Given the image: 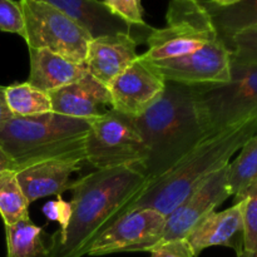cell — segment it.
<instances>
[{"instance_id":"7402d4cb","label":"cell","mask_w":257,"mask_h":257,"mask_svg":"<svg viewBox=\"0 0 257 257\" xmlns=\"http://www.w3.org/2000/svg\"><path fill=\"white\" fill-rule=\"evenodd\" d=\"M0 216L4 225L30 220L29 201L18 183L15 171L0 173Z\"/></svg>"},{"instance_id":"5b68a950","label":"cell","mask_w":257,"mask_h":257,"mask_svg":"<svg viewBox=\"0 0 257 257\" xmlns=\"http://www.w3.org/2000/svg\"><path fill=\"white\" fill-rule=\"evenodd\" d=\"M220 37L210 13L197 0H171L167 27L155 29L146 38L148 49L142 58L150 62L192 54Z\"/></svg>"},{"instance_id":"9a60e30c","label":"cell","mask_w":257,"mask_h":257,"mask_svg":"<svg viewBox=\"0 0 257 257\" xmlns=\"http://www.w3.org/2000/svg\"><path fill=\"white\" fill-rule=\"evenodd\" d=\"M138 40L128 34L94 38L88 45L84 65L105 87L138 58Z\"/></svg>"},{"instance_id":"1f68e13d","label":"cell","mask_w":257,"mask_h":257,"mask_svg":"<svg viewBox=\"0 0 257 257\" xmlns=\"http://www.w3.org/2000/svg\"><path fill=\"white\" fill-rule=\"evenodd\" d=\"M238 2H241V0H211L212 4H215L216 7H220V8L231 7V5L237 4Z\"/></svg>"},{"instance_id":"4fadbf2b","label":"cell","mask_w":257,"mask_h":257,"mask_svg":"<svg viewBox=\"0 0 257 257\" xmlns=\"http://www.w3.org/2000/svg\"><path fill=\"white\" fill-rule=\"evenodd\" d=\"M52 5L70 19L84 28L90 37H105L114 34H128L136 38L137 34H145L147 38L153 28H138L131 25L122 18L115 15L100 0H40ZM137 39V38H136Z\"/></svg>"},{"instance_id":"6da1fadb","label":"cell","mask_w":257,"mask_h":257,"mask_svg":"<svg viewBox=\"0 0 257 257\" xmlns=\"http://www.w3.org/2000/svg\"><path fill=\"white\" fill-rule=\"evenodd\" d=\"M148 183L145 173L133 166L95 170L72 182L69 225L50 236L47 257L88 255L93 243L133 210Z\"/></svg>"},{"instance_id":"44dd1931","label":"cell","mask_w":257,"mask_h":257,"mask_svg":"<svg viewBox=\"0 0 257 257\" xmlns=\"http://www.w3.org/2000/svg\"><path fill=\"white\" fill-rule=\"evenodd\" d=\"M5 100L15 117H30L52 112L49 94L28 82L5 87Z\"/></svg>"},{"instance_id":"8fae6325","label":"cell","mask_w":257,"mask_h":257,"mask_svg":"<svg viewBox=\"0 0 257 257\" xmlns=\"http://www.w3.org/2000/svg\"><path fill=\"white\" fill-rule=\"evenodd\" d=\"M166 82L152 62L138 55L108 85L110 108L132 118L140 117L160 99Z\"/></svg>"},{"instance_id":"83f0119b","label":"cell","mask_w":257,"mask_h":257,"mask_svg":"<svg viewBox=\"0 0 257 257\" xmlns=\"http://www.w3.org/2000/svg\"><path fill=\"white\" fill-rule=\"evenodd\" d=\"M43 213L50 221L59 223V230L64 231L69 225L70 217H72V206H70V202H67L60 196H58V200L49 201L43 206Z\"/></svg>"},{"instance_id":"30bf717a","label":"cell","mask_w":257,"mask_h":257,"mask_svg":"<svg viewBox=\"0 0 257 257\" xmlns=\"http://www.w3.org/2000/svg\"><path fill=\"white\" fill-rule=\"evenodd\" d=\"M166 218V216L153 208H133L93 243L88 256L141 251L150 252L161 242Z\"/></svg>"},{"instance_id":"7c38bea8","label":"cell","mask_w":257,"mask_h":257,"mask_svg":"<svg viewBox=\"0 0 257 257\" xmlns=\"http://www.w3.org/2000/svg\"><path fill=\"white\" fill-rule=\"evenodd\" d=\"M227 173L228 165L213 173L167 216L160 243L187 238L210 213L215 212L216 208L230 197Z\"/></svg>"},{"instance_id":"277c9868","label":"cell","mask_w":257,"mask_h":257,"mask_svg":"<svg viewBox=\"0 0 257 257\" xmlns=\"http://www.w3.org/2000/svg\"><path fill=\"white\" fill-rule=\"evenodd\" d=\"M89 120L49 112L30 117L13 115L0 128V148L17 171L50 160L85 162L84 146Z\"/></svg>"},{"instance_id":"484cf974","label":"cell","mask_w":257,"mask_h":257,"mask_svg":"<svg viewBox=\"0 0 257 257\" xmlns=\"http://www.w3.org/2000/svg\"><path fill=\"white\" fill-rule=\"evenodd\" d=\"M0 30L24 38L25 23L22 7L15 0H0Z\"/></svg>"},{"instance_id":"ba28073f","label":"cell","mask_w":257,"mask_h":257,"mask_svg":"<svg viewBox=\"0 0 257 257\" xmlns=\"http://www.w3.org/2000/svg\"><path fill=\"white\" fill-rule=\"evenodd\" d=\"M25 23L23 39L28 49H44L84 64L89 33L52 5L40 0H19Z\"/></svg>"},{"instance_id":"2e32d148","label":"cell","mask_w":257,"mask_h":257,"mask_svg":"<svg viewBox=\"0 0 257 257\" xmlns=\"http://www.w3.org/2000/svg\"><path fill=\"white\" fill-rule=\"evenodd\" d=\"M82 163L78 160L43 161L17 171L15 176L30 203L47 196H60L69 190L70 178L79 172Z\"/></svg>"},{"instance_id":"5bb4252c","label":"cell","mask_w":257,"mask_h":257,"mask_svg":"<svg viewBox=\"0 0 257 257\" xmlns=\"http://www.w3.org/2000/svg\"><path fill=\"white\" fill-rule=\"evenodd\" d=\"M52 112L73 118L90 120L110 109L108 87L87 73L79 80L48 93Z\"/></svg>"},{"instance_id":"7a4b0ae2","label":"cell","mask_w":257,"mask_h":257,"mask_svg":"<svg viewBox=\"0 0 257 257\" xmlns=\"http://www.w3.org/2000/svg\"><path fill=\"white\" fill-rule=\"evenodd\" d=\"M135 120L146 151L141 171L150 182L170 172L211 136L193 85L166 82L160 99Z\"/></svg>"},{"instance_id":"9c48e42d","label":"cell","mask_w":257,"mask_h":257,"mask_svg":"<svg viewBox=\"0 0 257 257\" xmlns=\"http://www.w3.org/2000/svg\"><path fill=\"white\" fill-rule=\"evenodd\" d=\"M232 52L221 37L185 57L152 62L167 82L186 85L223 84L231 78Z\"/></svg>"},{"instance_id":"cb8c5ba5","label":"cell","mask_w":257,"mask_h":257,"mask_svg":"<svg viewBox=\"0 0 257 257\" xmlns=\"http://www.w3.org/2000/svg\"><path fill=\"white\" fill-rule=\"evenodd\" d=\"M235 202L242 203L243 251L257 253V178Z\"/></svg>"},{"instance_id":"d6a6232c","label":"cell","mask_w":257,"mask_h":257,"mask_svg":"<svg viewBox=\"0 0 257 257\" xmlns=\"http://www.w3.org/2000/svg\"><path fill=\"white\" fill-rule=\"evenodd\" d=\"M237 257H257V253L246 252V251L242 250L240 253H237Z\"/></svg>"},{"instance_id":"d4e9b609","label":"cell","mask_w":257,"mask_h":257,"mask_svg":"<svg viewBox=\"0 0 257 257\" xmlns=\"http://www.w3.org/2000/svg\"><path fill=\"white\" fill-rule=\"evenodd\" d=\"M225 42L232 52V59L257 65V25L231 35Z\"/></svg>"},{"instance_id":"4316f807","label":"cell","mask_w":257,"mask_h":257,"mask_svg":"<svg viewBox=\"0 0 257 257\" xmlns=\"http://www.w3.org/2000/svg\"><path fill=\"white\" fill-rule=\"evenodd\" d=\"M103 3L115 15L120 17L131 25L138 28H148L142 18L143 12L141 0H103Z\"/></svg>"},{"instance_id":"d6986e66","label":"cell","mask_w":257,"mask_h":257,"mask_svg":"<svg viewBox=\"0 0 257 257\" xmlns=\"http://www.w3.org/2000/svg\"><path fill=\"white\" fill-rule=\"evenodd\" d=\"M210 13L218 34L223 40L247 28L257 25V0H241L231 7H216L211 2H202Z\"/></svg>"},{"instance_id":"ac0fdd59","label":"cell","mask_w":257,"mask_h":257,"mask_svg":"<svg viewBox=\"0 0 257 257\" xmlns=\"http://www.w3.org/2000/svg\"><path fill=\"white\" fill-rule=\"evenodd\" d=\"M28 83L43 92H52L74 83L88 73L84 64L72 62L44 49H29Z\"/></svg>"},{"instance_id":"603a6c76","label":"cell","mask_w":257,"mask_h":257,"mask_svg":"<svg viewBox=\"0 0 257 257\" xmlns=\"http://www.w3.org/2000/svg\"><path fill=\"white\" fill-rule=\"evenodd\" d=\"M257 178V133L241 147L240 155L228 163V188L237 197Z\"/></svg>"},{"instance_id":"8992f818","label":"cell","mask_w":257,"mask_h":257,"mask_svg":"<svg viewBox=\"0 0 257 257\" xmlns=\"http://www.w3.org/2000/svg\"><path fill=\"white\" fill-rule=\"evenodd\" d=\"M196 87L211 136L230 125L257 119V65L232 59L227 83Z\"/></svg>"},{"instance_id":"3957f363","label":"cell","mask_w":257,"mask_h":257,"mask_svg":"<svg viewBox=\"0 0 257 257\" xmlns=\"http://www.w3.org/2000/svg\"><path fill=\"white\" fill-rule=\"evenodd\" d=\"M257 133V119L230 125L206 138L162 177L148 183L135 207H150L167 217L213 173L222 170Z\"/></svg>"},{"instance_id":"f1b7e54d","label":"cell","mask_w":257,"mask_h":257,"mask_svg":"<svg viewBox=\"0 0 257 257\" xmlns=\"http://www.w3.org/2000/svg\"><path fill=\"white\" fill-rule=\"evenodd\" d=\"M150 252L151 257H197L186 238L158 243Z\"/></svg>"},{"instance_id":"836d02e7","label":"cell","mask_w":257,"mask_h":257,"mask_svg":"<svg viewBox=\"0 0 257 257\" xmlns=\"http://www.w3.org/2000/svg\"><path fill=\"white\" fill-rule=\"evenodd\" d=\"M197 2H201V0H197Z\"/></svg>"},{"instance_id":"ffe728a7","label":"cell","mask_w":257,"mask_h":257,"mask_svg":"<svg viewBox=\"0 0 257 257\" xmlns=\"http://www.w3.org/2000/svg\"><path fill=\"white\" fill-rule=\"evenodd\" d=\"M7 257H47L43 228L30 220L5 225Z\"/></svg>"},{"instance_id":"4dcf8cb0","label":"cell","mask_w":257,"mask_h":257,"mask_svg":"<svg viewBox=\"0 0 257 257\" xmlns=\"http://www.w3.org/2000/svg\"><path fill=\"white\" fill-rule=\"evenodd\" d=\"M5 171H15L17 172V168H15L12 158L0 148V173L5 172Z\"/></svg>"},{"instance_id":"e0dca14e","label":"cell","mask_w":257,"mask_h":257,"mask_svg":"<svg viewBox=\"0 0 257 257\" xmlns=\"http://www.w3.org/2000/svg\"><path fill=\"white\" fill-rule=\"evenodd\" d=\"M186 240L196 256L212 246H225L240 253L243 250L242 203L233 202L227 210L210 213Z\"/></svg>"},{"instance_id":"52a82bcc","label":"cell","mask_w":257,"mask_h":257,"mask_svg":"<svg viewBox=\"0 0 257 257\" xmlns=\"http://www.w3.org/2000/svg\"><path fill=\"white\" fill-rule=\"evenodd\" d=\"M85 162L95 170L133 166L141 170L146 157L135 118L108 109L89 120L84 146Z\"/></svg>"},{"instance_id":"f546056e","label":"cell","mask_w":257,"mask_h":257,"mask_svg":"<svg viewBox=\"0 0 257 257\" xmlns=\"http://www.w3.org/2000/svg\"><path fill=\"white\" fill-rule=\"evenodd\" d=\"M12 117L13 114L9 110V108H8L7 100H5V87L0 85V128Z\"/></svg>"}]
</instances>
